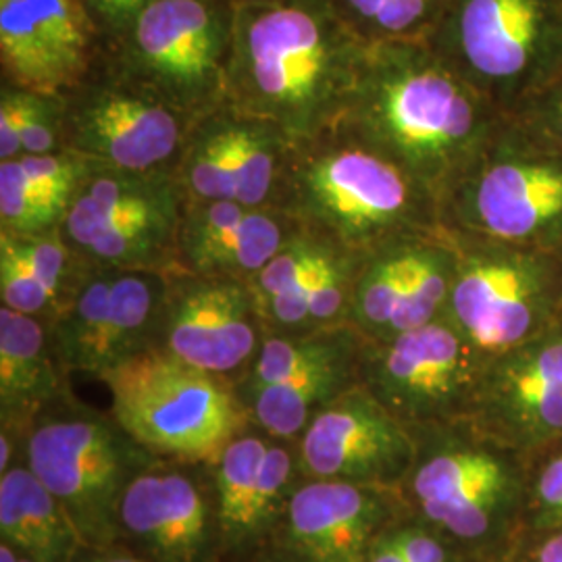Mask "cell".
<instances>
[{"mask_svg":"<svg viewBox=\"0 0 562 562\" xmlns=\"http://www.w3.org/2000/svg\"><path fill=\"white\" fill-rule=\"evenodd\" d=\"M364 48L331 0H236L227 102L315 140L344 120Z\"/></svg>","mask_w":562,"mask_h":562,"instance_id":"6da1fadb","label":"cell"},{"mask_svg":"<svg viewBox=\"0 0 562 562\" xmlns=\"http://www.w3.org/2000/svg\"><path fill=\"white\" fill-rule=\"evenodd\" d=\"M423 41L367 44L340 127L380 150L440 204L503 121Z\"/></svg>","mask_w":562,"mask_h":562,"instance_id":"7a4b0ae2","label":"cell"},{"mask_svg":"<svg viewBox=\"0 0 562 562\" xmlns=\"http://www.w3.org/2000/svg\"><path fill=\"white\" fill-rule=\"evenodd\" d=\"M273 206L304 232L362 255L442 229L438 199L340 125L294 146Z\"/></svg>","mask_w":562,"mask_h":562,"instance_id":"3957f363","label":"cell"},{"mask_svg":"<svg viewBox=\"0 0 562 562\" xmlns=\"http://www.w3.org/2000/svg\"><path fill=\"white\" fill-rule=\"evenodd\" d=\"M450 234L562 248V155L504 115L440 199Z\"/></svg>","mask_w":562,"mask_h":562,"instance_id":"277c9868","label":"cell"},{"mask_svg":"<svg viewBox=\"0 0 562 562\" xmlns=\"http://www.w3.org/2000/svg\"><path fill=\"white\" fill-rule=\"evenodd\" d=\"M121 429L148 452L183 461H220L250 415L236 383L180 361L161 346L101 378Z\"/></svg>","mask_w":562,"mask_h":562,"instance_id":"5b68a950","label":"cell"},{"mask_svg":"<svg viewBox=\"0 0 562 562\" xmlns=\"http://www.w3.org/2000/svg\"><path fill=\"white\" fill-rule=\"evenodd\" d=\"M423 42L510 115L562 69V0H450Z\"/></svg>","mask_w":562,"mask_h":562,"instance_id":"8992f818","label":"cell"},{"mask_svg":"<svg viewBox=\"0 0 562 562\" xmlns=\"http://www.w3.org/2000/svg\"><path fill=\"white\" fill-rule=\"evenodd\" d=\"M236 0H155L104 63L190 120L227 102Z\"/></svg>","mask_w":562,"mask_h":562,"instance_id":"52a82bcc","label":"cell"},{"mask_svg":"<svg viewBox=\"0 0 562 562\" xmlns=\"http://www.w3.org/2000/svg\"><path fill=\"white\" fill-rule=\"evenodd\" d=\"M450 236L459 261L446 317L485 359L562 322L561 250Z\"/></svg>","mask_w":562,"mask_h":562,"instance_id":"ba28073f","label":"cell"},{"mask_svg":"<svg viewBox=\"0 0 562 562\" xmlns=\"http://www.w3.org/2000/svg\"><path fill=\"white\" fill-rule=\"evenodd\" d=\"M186 194L171 173L94 167L67 209L60 234L86 261L111 269H178Z\"/></svg>","mask_w":562,"mask_h":562,"instance_id":"9c48e42d","label":"cell"},{"mask_svg":"<svg viewBox=\"0 0 562 562\" xmlns=\"http://www.w3.org/2000/svg\"><path fill=\"white\" fill-rule=\"evenodd\" d=\"M148 450L120 423L97 415L48 419L27 440V467L63 504L86 543H109L121 529L127 485L146 471Z\"/></svg>","mask_w":562,"mask_h":562,"instance_id":"30bf717a","label":"cell"},{"mask_svg":"<svg viewBox=\"0 0 562 562\" xmlns=\"http://www.w3.org/2000/svg\"><path fill=\"white\" fill-rule=\"evenodd\" d=\"M194 120L186 117L104 59L63 94V148L99 167L130 173H176Z\"/></svg>","mask_w":562,"mask_h":562,"instance_id":"8fae6325","label":"cell"},{"mask_svg":"<svg viewBox=\"0 0 562 562\" xmlns=\"http://www.w3.org/2000/svg\"><path fill=\"white\" fill-rule=\"evenodd\" d=\"M487 359L446 315L362 346L361 383L406 425L471 417Z\"/></svg>","mask_w":562,"mask_h":562,"instance_id":"7c38bea8","label":"cell"},{"mask_svg":"<svg viewBox=\"0 0 562 562\" xmlns=\"http://www.w3.org/2000/svg\"><path fill=\"white\" fill-rule=\"evenodd\" d=\"M171 271L92 265L48 323L63 371L101 380L121 362L161 344Z\"/></svg>","mask_w":562,"mask_h":562,"instance_id":"4fadbf2b","label":"cell"},{"mask_svg":"<svg viewBox=\"0 0 562 562\" xmlns=\"http://www.w3.org/2000/svg\"><path fill=\"white\" fill-rule=\"evenodd\" d=\"M446 229L387 241L362 257L348 323L367 341L396 338L446 315L457 273Z\"/></svg>","mask_w":562,"mask_h":562,"instance_id":"5bb4252c","label":"cell"},{"mask_svg":"<svg viewBox=\"0 0 562 562\" xmlns=\"http://www.w3.org/2000/svg\"><path fill=\"white\" fill-rule=\"evenodd\" d=\"M267 327L250 281L169 273L161 348L206 373L238 383L261 350Z\"/></svg>","mask_w":562,"mask_h":562,"instance_id":"9a60e30c","label":"cell"},{"mask_svg":"<svg viewBox=\"0 0 562 562\" xmlns=\"http://www.w3.org/2000/svg\"><path fill=\"white\" fill-rule=\"evenodd\" d=\"M101 55L81 0H0L4 83L63 97L92 74Z\"/></svg>","mask_w":562,"mask_h":562,"instance_id":"2e32d148","label":"cell"},{"mask_svg":"<svg viewBox=\"0 0 562 562\" xmlns=\"http://www.w3.org/2000/svg\"><path fill=\"white\" fill-rule=\"evenodd\" d=\"M411 461L408 425L362 383L327 404L302 431V471L317 480L394 482Z\"/></svg>","mask_w":562,"mask_h":562,"instance_id":"e0dca14e","label":"cell"},{"mask_svg":"<svg viewBox=\"0 0 562 562\" xmlns=\"http://www.w3.org/2000/svg\"><path fill=\"white\" fill-rule=\"evenodd\" d=\"M471 417L510 442L562 438V322L487 359Z\"/></svg>","mask_w":562,"mask_h":562,"instance_id":"ac0fdd59","label":"cell"},{"mask_svg":"<svg viewBox=\"0 0 562 562\" xmlns=\"http://www.w3.org/2000/svg\"><path fill=\"white\" fill-rule=\"evenodd\" d=\"M301 234V223L273 204L188 202L181 217L178 269L204 278L250 281Z\"/></svg>","mask_w":562,"mask_h":562,"instance_id":"d6986e66","label":"cell"},{"mask_svg":"<svg viewBox=\"0 0 562 562\" xmlns=\"http://www.w3.org/2000/svg\"><path fill=\"white\" fill-rule=\"evenodd\" d=\"M120 522L157 562H201L209 548L204 496L178 471H142L123 494Z\"/></svg>","mask_w":562,"mask_h":562,"instance_id":"ffe728a7","label":"cell"},{"mask_svg":"<svg viewBox=\"0 0 562 562\" xmlns=\"http://www.w3.org/2000/svg\"><path fill=\"white\" fill-rule=\"evenodd\" d=\"M413 487L427 519L457 538L477 540L510 503L513 480L496 457L457 450L425 462Z\"/></svg>","mask_w":562,"mask_h":562,"instance_id":"44dd1931","label":"cell"},{"mask_svg":"<svg viewBox=\"0 0 562 562\" xmlns=\"http://www.w3.org/2000/svg\"><path fill=\"white\" fill-rule=\"evenodd\" d=\"M382 517V504L364 483L319 480L292 496L288 529L294 548L313 562H364Z\"/></svg>","mask_w":562,"mask_h":562,"instance_id":"7402d4cb","label":"cell"},{"mask_svg":"<svg viewBox=\"0 0 562 562\" xmlns=\"http://www.w3.org/2000/svg\"><path fill=\"white\" fill-rule=\"evenodd\" d=\"M292 473V457L257 436H238L217 461V519L223 533L244 540L273 515Z\"/></svg>","mask_w":562,"mask_h":562,"instance_id":"603a6c76","label":"cell"},{"mask_svg":"<svg viewBox=\"0 0 562 562\" xmlns=\"http://www.w3.org/2000/svg\"><path fill=\"white\" fill-rule=\"evenodd\" d=\"M63 367L48 322L0 308V406L4 423L25 422L60 396Z\"/></svg>","mask_w":562,"mask_h":562,"instance_id":"cb8c5ba5","label":"cell"},{"mask_svg":"<svg viewBox=\"0 0 562 562\" xmlns=\"http://www.w3.org/2000/svg\"><path fill=\"white\" fill-rule=\"evenodd\" d=\"M2 542L36 562H69L83 542L76 522L30 467L0 475Z\"/></svg>","mask_w":562,"mask_h":562,"instance_id":"d4e9b609","label":"cell"},{"mask_svg":"<svg viewBox=\"0 0 562 562\" xmlns=\"http://www.w3.org/2000/svg\"><path fill=\"white\" fill-rule=\"evenodd\" d=\"M362 257L336 246L294 285L261 302L267 334H306L346 325Z\"/></svg>","mask_w":562,"mask_h":562,"instance_id":"484cf974","label":"cell"},{"mask_svg":"<svg viewBox=\"0 0 562 562\" xmlns=\"http://www.w3.org/2000/svg\"><path fill=\"white\" fill-rule=\"evenodd\" d=\"M364 346V344H362ZM362 348L311 367L288 382L262 387L244 404L262 429L280 440L302 436L327 404L361 383Z\"/></svg>","mask_w":562,"mask_h":562,"instance_id":"4316f807","label":"cell"},{"mask_svg":"<svg viewBox=\"0 0 562 562\" xmlns=\"http://www.w3.org/2000/svg\"><path fill=\"white\" fill-rule=\"evenodd\" d=\"M220 120L236 178V199L248 206L273 204L296 144L276 123L229 102L220 106Z\"/></svg>","mask_w":562,"mask_h":562,"instance_id":"83f0119b","label":"cell"},{"mask_svg":"<svg viewBox=\"0 0 562 562\" xmlns=\"http://www.w3.org/2000/svg\"><path fill=\"white\" fill-rule=\"evenodd\" d=\"M364 338L352 325L306 334H267L250 371L238 383L241 402L269 385L288 382L302 371L362 348Z\"/></svg>","mask_w":562,"mask_h":562,"instance_id":"f1b7e54d","label":"cell"},{"mask_svg":"<svg viewBox=\"0 0 562 562\" xmlns=\"http://www.w3.org/2000/svg\"><path fill=\"white\" fill-rule=\"evenodd\" d=\"M346 25L367 44L425 41L450 0H331Z\"/></svg>","mask_w":562,"mask_h":562,"instance_id":"f546056e","label":"cell"},{"mask_svg":"<svg viewBox=\"0 0 562 562\" xmlns=\"http://www.w3.org/2000/svg\"><path fill=\"white\" fill-rule=\"evenodd\" d=\"M65 213L44 201L20 159L0 161V234L34 236L59 229Z\"/></svg>","mask_w":562,"mask_h":562,"instance_id":"4dcf8cb0","label":"cell"},{"mask_svg":"<svg viewBox=\"0 0 562 562\" xmlns=\"http://www.w3.org/2000/svg\"><path fill=\"white\" fill-rule=\"evenodd\" d=\"M0 301L2 306L48 323L59 313L48 288L4 238H0Z\"/></svg>","mask_w":562,"mask_h":562,"instance_id":"1f68e13d","label":"cell"},{"mask_svg":"<svg viewBox=\"0 0 562 562\" xmlns=\"http://www.w3.org/2000/svg\"><path fill=\"white\" fill-rule=\"evenodd\" d=\"M336 246L338 244L302 229L301 236H296L285 248H281L261 273L250 280L259 304L278 296L290 285H294L304 273H308L317 262H322Z\"/></svg>","mask_w":562,"mask_h":562,"instance_id":"d6a6232c","label":"cell"},{"mask_svg":"<svg viewBox=\"0 0 562 562\" xmlns=\"http://www.w3.org/2000/svg\"><path fill=\"white\" fill-rule=\"evenodd\" d=\"M20 161L30 180L41 190L44 201L60 209L65 215L81 183L97 167V162L88 161L67 148L48 155H23Z\"/></svg>","mask_w":562,"mask_h":562,"instance_id":"836d02e7","label":"cell"},{"mask_svg":"<svg viewBox=\"0 0 562 562\" xmlns=\"http://www.w3.org/2000/svg\"><path fill=\"white\" fill-rule=\"evenodd\" d=\"M508 117L562 155V69Z\"/></svg>","mask_w":562,"mask_h":562,"instance_id":"e575fe53","label":"cell"},{"mask_svg":"<svg viewBox=\"0 0 562 562\" xmlns=\"http://www.w3.org/2000/svg\"><path fill=\"white\" fill-rule=\"evenodd\" d=\"M63 150V97L30 92L23 127V155Z\"/></svg>","mask_w":562,"mask_h":562,"instance_id":"d590c367","label":"cell"},{"mask_svg":"<svg viewBox=\"0 0 562 562\" xmlns=\"http://www.w3.org/2000/svg\"><path fill=\"white\" fill-rule=\"evenodd\" d=\"M153 2L155 0H81L101 38L102 50L115 46Z\"/></svg>","mask_w":562,"mask_h":562,"instance_id":"8d00e7d4","label":"cell"},{"mask_svg":"<svg viewBox=\"0 0 562 562\" xmlns=\"http://www.w3.org/2000/svg\"><path fill=\"white\" fill-rule=\"evenodd\" d=\"M30 92L4 83L0 90V161L23 157V127L27 117Z\"/></svg>","mask_w":562,"mask_h":562,"instance_id":"74e56055","label":"cell"},{"mask_svg":"<svg viewBox=\"0 0 562 562\" xmlns=\"http://www.w3.org/2000/svg\"><path fill=\"white\" fill-rule=\"evenodd\" d=\"M538 506L546 525L562 522V454L554 457L543 467L540 480L536 485Z\"/></svg>","mask_w":562,"mask_h":562,"instance_id":"f35d334b","label":"cell"},{"mask_svg":"<svg viewBox=\"0 0 562 562\" xmlns=\"http://www.w3.org/2000/svg\"><path fill=\"white\" fill-rule=\"evenodd\" d=\"M394 542L398 546L402 557L406 562H450L448 552L443 550L442 543L436 538H431L425 531L417 529H406L398 536H392Z\"/></svg>","mask_w":562,"mask_h":562,"instance_id":"ab89813d","label":"cell"},{"mask_svg":"<svg viewBox=\"0 0 562 562\" xmlns=\"http://www.w3.org/2000/svg\"><path fill=\"white\" fill-rule=\"evenodd\" d=\"M364 562H406V559L402 557L394 538H385V540H380L371 546Z\"/></svg>","mask_w":562,"mask_h":562,"instance_id":"60d3db41","label":"cell"},{"mask_svg":"<svg viewBox=\"0 0 562 562\" xmlns=\"http://www.w3.org/2000/svg\"><path fill=\"white\" fill-rule=\"evenodd\" d=\"M538 562H562V531L554 533L540 546Z\"/></svg>","mask_w":562,"mask_h":562,"instance_id":"b9f144b4","label":"cell"},{"mask_svg":"<svg viewBox=\"0 0 562 562\" xmlns=\"http://www.w3.org/2000/svg\"><path fill=\"white\" fill-rule=\"evenodd\" d=\"M0 471L4 473L9 467V462L13 459V440H11V434L7 429H2V438H0Z\"/></svg>","mask_w":562,"mask_h":562,"instance_id":"7bdbcfd3","label":"cell"},{"mask_svg":"<svg viewBox=\"0 0 562 562\" xmlns=\"http://www.w3.org/2000/svg\"><path fill=\"white\" fill-rule=\"evenodd\" d=\"M0 562H36L25 554H21L18 548H13L9 542H2L0 546Z\"/></svg>","mask_w":562,"mask_h":562,"instance_id":"ee69618b","label":"cell"},{"mask_svg":"<svg viewBox=\"0 0 562 562\" xmlns=\"http://www.w3.org/2000/svg\"><path fill=\"white\" fill-rule=\"evenodd\" d=\"M83 562H142L134 557H127V554H104V557H92L88 561Z\"/></svg>","mask_w":562,"mask_h":562,"instance_id":"f6af8a7d","label":"cell"},{"mask_svg":"<svg viewBox=\"0 0 562 562\" xmlns=\"http://www.w3.org/2000/svg\"><path fill=\"white\" fill-rule=\"evenodd\" d=\"M561 255H562V248H561Z\"/></svg>","mask_w":562,"mask_h":562,"instance_id":"bcb514c9","label":"cell"}]
</instances>
